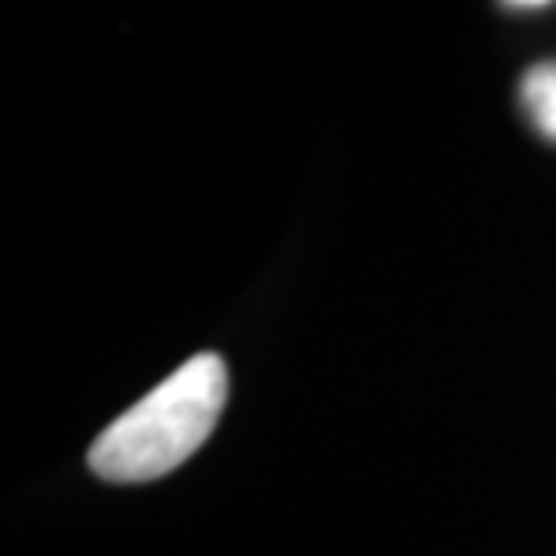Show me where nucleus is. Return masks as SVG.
Here are the masks:
<instances>
[{
	"instance_id": "obj_1",
	"label": "nucleus",
	"mask_w": 556,
	"mask_h": 556,
	"mask_svg": "<svg viewBox=\"0 0 556 556\" xmlns=\"http://www.w3.org/2000/svg\"><path fill=\"white\" fill-rule=\"evenodd\" d=\"M228 402V365L220 354H195L152 387L138 405L98 433L87 463L102 481L144 484L174 473L203 448Z\"/></svg>"
},
{
	"instance_id": "obj_2",
	"label": "nucleus",
	"mask_w": 556,
	"mask_h": 556,
	"mask_svg": "<svg viewBox=\"0 0 556 556\" xmlns=\"http://www.w3.org/2000/svg\"><path fill=\"white\" fill-rule=\"evenodd\" d=\"M520 105L542 138L556 141V59L535 62L520 76Z\"/></svg>"
},
{
	"instance_id": "obj_3",
	"label": "nucleus",
	"mask_w": 556,
	"mask_h": 556,
	"mask_svg": "<svg viewBox=\"0 0 556 556\" xmlns=\"http://www.w3.org/2000/svg\"><path fill=\"white\" fill-rule=\"evenodd\" d=\"M549 0H506L503 11H546Z\"/></svg>"
}]
</instances>
